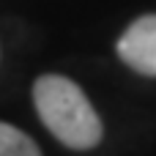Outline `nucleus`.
<instances>
[{"label": "nucleus", "mask_w": 156, "mask_h": 156, "mask_svg": "<svg viewBox=\"0 0 156 156\" xmlns=\"http://www.w3.org/2000/svg\"><path fill=\"white\" fill-rule=\"evenodd\" d=\"M36 112L44 126L69 148L85 151L101 143V121L77 82L60 74H44L33 85Z\"/></svg>", "instance_id": "nucleus-1"}, {"label": "nucleus", "mask_w": 156, "mask_h": 156, "mask_svg": "<svg viewBox=\"0 0 156 156\" xmlns=\"http://www.w3.org/2000/svg\"><path fill=\"white\" fill-rule=\"evenodd\" d=\"M121 60L137 74L156 77V14L134 19L118 38Z\"/></svg>", "instance_id": "nucleus-2"}, {"label": "nucleus", "mask_w": 156, "mask_h": 156, "mask_svg": "<svg viewBox=\"0 0 156 156\" xmlns=\"http://www.w3.org/2000/svg\"><path fill=\"white\" fill-rule=\"evenodd\" d=\"M0 156H41V151L25 132L0 121Z\"/></svg>", "instance_id": "nucleus-3"}]
</instances>
